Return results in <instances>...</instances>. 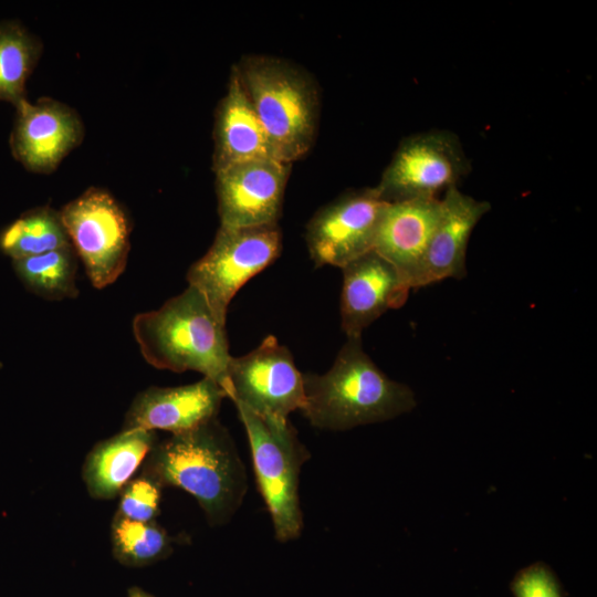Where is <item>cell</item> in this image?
<instances>
[{"instance_id":"6da1fadb","label":"cell","mask_w":597,"mask_h":597,"mask_svg":"<svg viewBox=\"0 0 597 597\" xmlns=\"http://www.w3.org/2000/svg\"><path fill=\"white\" fill-rule=\"evenodd\" d=\"M142 474L161 488L192 495L211 525L228 522L247 493V472L228 430L217 418L156 442Z\"/></svg>"},{"instance_id":"7a4b0ae2","label":"cell","mask_w":597,"mask_h":597,"mask_svg":"<svg viewBox=\"0 0 597 597\" xmlns=\"http://www.w3.org/2000/svg\"><path fill=\"white\" fill-rule=\"evenodd\" d=\"M303 413L321 429L347 430L392 419L416 406L412 390L388 378L365 353L362 337H347L331 369L303 374Z\"/></svg>"},{"instance_id":"3957f363","label":"cell","mask_w":597,"mask_h":597,"mask_svg":"<svg viewBox=\"0 0 597 597\" xmlns=\"http://www.w3.org/2000/svg\"><path fill=\"white\" fill-rule=\"evenodd\" d=\"M132 329L149 365L176 373L198 371L218 383L227 394L232 356L226 323L216 316L197 289L188 285L159 308L136 314Z\"/></svg>"},{"instance_id":"277c9868","label":"cell","mask_w":597,"mask_h":597,"mask_svg":"<svg viewBox=\"0 0 597 597\" xmlns=\"http://www.w3.org/2000/svg\"><path fill=\"white\" fill-rule=\"evenodd\" d=\"M235 69L272 157L286 164L303 157L317 130L320 95L314 81L290 62L268 55L245 56Z\"/></svg>"},{"instance_id":"5b68a950","label":"cell","mask_w":597,"mask_h":597,"mask_svg":"<svg viewBox=\"0 0 597 597\" xmlns=\"http://www.w3.org/2000/svg\"><path fill=\"white\" fill-rule=\"evenodd\" d=\"M250 443L260 493L270 512L275 537L295 540L303 528L298 484L308 458L289 419L264 417L235 404Z\"/></svg>"},{"instance_id":"8992f818","label":"cell","mask_w":597,"mask_h":597,"mask_svg":"<svg viewBox=\"0 0 597 597\" xmlns=\"http://www.w3.org/2000/svg\"><path fill=\"white\" fill-rule=\"evenodd\" d=\"M282 234L277 223L254 227L220 226L206 254L188 270V284L207 300L223 323L240 287L279 255Z\"/></svg>"},{"instance_id":"52a82bcc","label":"cell","mask_w":597,"mask_h":597,"mask_svg":"<svg viewBox=\"0 0 597 597\" xmlns=\"http://www.w3.org/2000/svg\"><path fill=\"white\" fill-rule=\"evenodd\" d=\"M60 211L70 243L95 289L124 272L130 249L129 219L106 189L90 187Z\"/></svg>"},{"instance_id":"ba28073f","label":"cell","mask_w":597,"mask_h":597,"mask_svg":"<svg viewBox=\"0 0 597 597\" xmlns=\"http://www.w3.org/2000/svg\"><path fill=\"white\" fill-rule=\"evenodd\" d=\"M470 171L457 135L429 130L404 139L376 188L386 202L437 198Z\"/></svg>"},{"instance_id":"9c48e42d","label":"cell","mask_w":597,"mask_h":597,"mask_svg":"<svg viewBox=\"0 0 597 597\" xmlns=\"http://www.w3.org/2000/svg\"><path fill=\"white\" fill-rule=\"evenodd\" d=\"M227 396L256 415L289 419L304 406L303 374L291 352L269 335L247 355L231 357Z\"/></svg>"},{"instance_id":"30bf717a","label":"cell","mask_w":597,"mask_h":597,"mask_svg":"<svg viewBox=\"0 0 597 597\" xmlns=\"http://www.w3.org/2000/svg\"><path fill=\"white\" fill-rule=\"evenodd\" d=\"M387 203L374 187L346 192L321 208L308 221L305 234L315 265L342 269L374 250Z\"/></svg>"},{"instance_id":"8fae6325","label":"cell","mask_w":597,"mask_h":597,"mask_svg":"<svg viewBox=\"0 0 597 597\" xmlns=\"http://www.w3.org/2000/svg\"><path fill=\"white\" fill-rule=\"evenodd\" d=\"M9 145L13 158L28 171L51 174L81 145L85 128L80 114L70 105L43 96L14 106Z\"/></svg>"},{"instance_id":"7c38bea8","label":"cell","mask_w":597,"mask_h":597,"mask_svg":"<svg viewBox=\"0 0 597 597\" xmlns=\"http://www.w3.org/2000/svg\"><path fill=\"white\" fill-rule=\"evenodd\" d=\"M290 165L266 157L235 164L214 172L220 226L277 223Z\"/></svg>"},{"instance_id":"4fadbf2b","label":"cell","mask_w":597,"mask_h":597,"mask_svg":"<svg viewBox=\"0 0 597 597\" xmlns=\"http://www.w3.org/2000/svg\"><path fill=\"white\" fill-rule=\"evenodd\" d=\"M226 397L224 389L206 377L182 386L148 387L132 401L123 429L185 432L217 418Z\"/></svg>"},{"instance_id":"5bb4252c","label":"cell","mask_w":597,"mask_h":597,"mask_svg":"<svg viewBox=\"0 0 597 597\" xmlns=\"http://www.w3.org/2000/svg\"><path fill=\"white\" fill-rule=\"evenodd\" d=\"M342 270L341 317L347 337H362L385 312L402 306L411 290L400 272L374 250Z\"/></svg>"},{"instance_id":"9a60e30c","label":"cell","mask_w":597,"mask_h":597,"mask_svg":"<svg viewBox=\"0 0 597 597\" xmlns=\"http://www.w3.org/2000/svg\"><path fill=\"white\" fill-rule=\"evenodd\" d=\"M489 210L488 201L467 196L457 186L444 191L440 218L412 276L411 289H419L448 277L465 276V253L470 235Z\"/></svg>"},{"instance_id":"2e32d148","label":"cell","mask_w":597,"mask_h":597,"mask_svg":"<svg viewBox=\"0 0 597 597\" xmlns=\"http://www.w3.org/2000/svg\"><path fill=\"white\" fill-rule=\"evenodd\" d=\"M441 213V199L418 198L388 202L383 212L374 251L408 281L415 275Z\"/></svg>"},{"instance_id":"e0dca14e","label":"cell","mask_w":597,"mask_h":597,"mask_svg":"<svg viewBox=\"0 0 597 597\" xmlns=\"http://www.w3.org/2000/svg\"><path fill=\"white\" fill-rule=\"evenodd\" d=\"M212 170L235 164L272 157L265 132L244 92L235 66L226 95L216 109Z\"/></svg>"},{"instance_id":"ac0fdd59","label":"cell","mask_w":597,"mask_h":597,"mask_svg":"<svg viewBox=\"0 0 597 597\" xmlns=\"http://www.w3.org/2000/svg\"><path fill=\"white\" fill-rule=\"evenodd\" d=\"M157 442L155 431L124 430L96 443L85 458L83 481L88 494L111 500L135 476Z\"/></svg>"},{"instance_id":"d6986e66","label":"cell","mask_w":597,"mask_h":597,"mask_svg":"<svg viewBox=\"0 0 597 597\" xmlns=\"http://www.w3.org/2000/svg\"><path fill=\"white\" fill-rule=\"evenodd\" d=\"M43 51L42 41L22 23L0 21V101L27 100L25 85Z\"/></svg>"},{"instance_id":"ffe728a7","label":"cell","mask_w":597,"mask_h":597,"mask_svg":"<svg viewBox=\"0 0 597 597\" xmlns=\"http://www.w3.org/2000/svg\"><path fill=\"white\" fill-rule=\"evenodd\" d=\"M72 247L60 211L49 206L25 211L0 233V249L12 260Z\"/></svg>"},{"instance_id":"44dd1931","label":"cell","mask_w":597,"mask_h":597,"mask_svg":"<svg viewBox=\"0 0 597 597\" xmlns=\"http://www.w3.org/2000/svg\"><path fill=\"white\" fill-rule=\"evenodd\" d=\"M77 259L73 248L67 247L12 262L17 275L31 292L45 300L60 301L78 294Z\"/></svg>"},{"instance_id":"7402d4cb","label":"cell","mask_w":597,"mask_h":597,"mask_svg":"<svg viewBox=\"0 0 597 597\" xmlns=\"http://www.w3.org/2000/svg\"><path fill=\"white\" fill-rule=\"evenodd\" d=\"M112 553L127 567H144L172 552V537L155 521H133L115 514L111 524Z\"/></svg>"},{"instance_id":"603a6c76","label":"cell","mask_w":597,"mask_h":597,"mask_svg":"<svg viewBox=\"0 0 597 597\" xmlns=\"http://www.w3.org/2000/svg\"><path fill=\"white\" fill-rule=\"evenodd\" d=\"M160 494L161 486L140 473L121 491L116 513L133 521H155L159 513Z\"/></svg>"},{"instance_id":"cb8c5ba5","label":"cell","mask_w":597,"mask_h":597,"mask_svg":"<svg viewBox=\"0 0 597 597\" xmlns=\"http://www.w3.org/2000/svg\"><path fill=\"white\" fill-rule=\"evenodd\" d=\"M510 589L513 597H565L558 577L544 562L517 570Z\"/></svg>"},{"instance_id":"d4e9b609","label":"cell","mask_w":597,"mask_h":597,"mask_svg":"<svg viewBox=\"0 0 597 597\" xmlns=\"http://www.w3.org/2000/svg\"><path fill=\"white\" fill-rule=\"evenodd\" d=\"M127 595L128 597H154L153 595L137 586L130 587Z\"/></svg>"}]
</instances>
